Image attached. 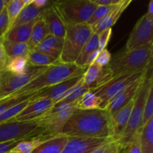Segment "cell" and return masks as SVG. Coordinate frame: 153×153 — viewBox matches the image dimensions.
Here are the masks:
<instances>
[{
  "label": "cell",
  "mask_w": 153,
  "mask_h": 153,
  "mask_svg": "<svg viewBox=\"0 0 153 153\" xmlns=\"http://www.w3.org/2000/svg\"><path fill=\"white\" fill-rule=\"evenodd\" d=\"M61 134L69 137L111 138L110 116L104 109H76Z\"/></svg>",
  "instance_id": "obj_1"
},
{
  "label": "cell",
  "mask_w": 153,
  "mask_h": 153,
  "mask_svg": "<svg viewBox=\"0 0 153 153\" xmlns=\"http://www.w3.org/2000/svg\"><path fill=\"white\" fill-rule=\"evenodd\" d=\"M153 43L134 50H123L111 58L105 67L111 80L125 74L146 70L152 64Z\"/></svg>",
  "instance_id": "obj_2"
},
{
  "label": "cell",
  "mask_w": 153,
  "mask_h": 153,
  "mask_svg": "<svg viewBox=\"0 0 153 153\" xmlns=\"http://www.w3.org/2000/svg\"><path fill=\"white\" fill-rule=\"evenodd\" d=\"M86 69L81 68L76 64H64L57 61L47 67L31 82L11 96L27 95L54 86L67 79L83 76Z\"/></svg>",
  "instance_id": "obj_3"
},
{
  "label": "cell",
  "mask_w": 153,
  "mask_h": 153,
  "mask_svg": "<svg viewBox=\"0 0 153 153\" xmlns=\"http://www.w3.org/2000/svg\"><path fill=\"white\" fill-rule=\"evenodd\" d=\"M76 109V101L60 102L54 105L46 114L34 120L38 130L37 137L48 140L61 134L64 125Z\"/></svg>",
  "instance_id": "obj_4"
},
{
  "label": "cell",
  "mask_w": 153,
  "mask_h": 153,
  "mask_svg": "<svg viewBox=\"0 0 153 153\" xmlns=\"http://www.w3.org/2000/svg\"><path fill=\"white\" fill-rule=\"evenodd\" d=\"M93 34L92 27L87 23L66 26L62 52L58 62L75 64L82 48Z\"/></svg>",
  "instance_id": "obj_5"
},
{
  "label": "cell",
  "mask_w": 153,
  "mask_h": 153,
  "mask_svg": "<svg viewBox=\"0 0 153 153\" xmlns=\"http://www.w3.org/2000/svg\"><path fill=\"white\" fill-rule=\"evenodd\" d=\"M148 72H149V68H148L146 76L143 79L141 86L139 88L137 94L134 97V105H133L131 115H130L129 120H128V125H127L126 128L122 137L118 141L120 146H126L131 143L136 134L141 129L145 102H146V97L148 96L149 87L153 83L152 73L149 76Z\"/></svg>",
  "instance_id": "obj_6"
},
{
  "label": "cell",
  "mask_w": 153,
  "mask_h": 153,
  "mask_svg": "<svg viewBox=\"0 0 153 153\" xmlns=\"http://www.w3.org/2000/svg\"><path fill=\"white\" fill-rule=\"evenodd\" d=\"M52 6L66 26L87 23L97 7L92 0L57 1Z\"/></svg>",
  "instance_id": "obj_7"
},
{
  "label": "cell",
  "mask_w": 153,
  "mask_h": 153,
  "mask_svg": "<svg viewBox=\"0 0 153 153\" xmlns=\"http://www.w3.org/2000/svg\"><path fill=\"white\" fill-rule=\"evenodd\" d=\"M146 70L144 71L139 72V73L122 75V76H120L118 77L111 79L102 86L94 88V89H91V91L95 93L97 97L101 100L102 103L100 109H104L106 105L112 99L117 97L120 93L124 91L126 88H128L130 85H131L133 82L137 80L139 78L143 76L146 73Z\"/></svg>",
  "instance_id": "obj_8"
},
{
  "label": "cell",
  "mask_w": 153,
  "mask_h": 153,
  "mask_svg": "<svg viewBox=\"0 0 153 153\" xmlns=\"http://www.w3.org/2000/svg\"><path fill=\"white\" fill-rule=\"evenodd\" d=\"M46 67H36L30 66L27 73L19 75H13L1 71L0 79V100H5L14 93L35 79Z\"/></svg>",
  "instance_id": "obj_9"
},
{
  "label": "cell",
  "mask_w": 153,
  "mask_h": 153,
  "mask_svg": "<svg viewBox=\"0 0 153 153\" xmlns=\"http://www.w3.org/2000/svg\"><path fill=\"white\" fill-rule=\"evenodd\" d=\"M38 133L34 120L27 122L8 121L0 124V143L10 140H23L35 138Z\"/></svg>",
  "instance_id": "obj_10"
},
{
  "label": "cell",
  "mask_w": 153,
  "mask_h": 153,
  "mask_svg": "<svg viewBox=\"0 0 153 153\" xmlns=\"http://www.w3.org/2000/svg\"><path fill=\"white\" fill-rule=\"evenodd\" d=\"M153 40V16L147 13L139 19L126 44V50H134L152 44Z\"/></svg>",
  "instance_id": "obj_11"
},
{
  "label": "cell",
  "mask_w": 153,
  "mask_h": 153,
  "mask_svg": "<svg viewBox=\"0 0 153 153\" xmlns=\"http://www.w3.org/2000/svg\"><path fill=\"white\" fill-rule=\"evenodd\" d=\"M111 138L69 137L61 153H91L97 148L111 141Z\"/></svg>",
  "instance_id": "obj_12"
},
{
  "label": "cell",
  "mask_w": 153,
  "mask_h": 153,
  "mask_svg": "<svg viewBox=\"0 0 153 153\" xmlns=\"http://www.w3.org/2000/svg\"><path fill=\"white\" fill-rule=\"evenodd\" d=\"M149 67H148V68H149ZM147 70L148 69L146 70V73H145V74L143 75V76H141V77L139 78L137 80H136L135 82H133L131 85H130L128 88H126V89L124 90V91H123L122 92L120 93L117 97H115L114 98L112 99V100L106 105L105 107L104 108V110H105L106 111L108 112L109 116H112L114 114H115L117 111H119L120 109H121L123 107H124L126 105L128 104L131 100H132L134 98V97H135L136 94H137V91H138L139 88H140L142 83H143V79H144L145 76H146Z\"/></svg>",
  "instance_id": "obj_13"
},
{
  "label": "cell",
  "mask_w": 153,
  "mask_h": 153,
  "mask_svg": "<svg viewBox=\"0 0 153 153\" xmlns=\"http://www.w3.org/2000/svg\"><path fill=\"white\" fill-rule=\"evenodd\" d=\"M82 76L67 79L64 82L55 85L54 86L45 88V89L34 93L31 96L30 101L32 102L39 99H49L53 101L54 104L58 102L60 99L69 90L76 85L82 79Z\"/></svg>",
  "instance_id": "obj_14"
},
{
  "label": "cell",
  "mask_w": 153,
  "mask_h": 153,
  "mask_svg": "<svg viewBox=\"0 0 153 153\" xmlns=\"http://www.w3.org/2000/svg\"><path fill=\"white\" fill-rule=\"evenodd\" d=\"M134 101V98L110 117L111 138L112 140L118 142L122 137L128 125Z\"/></svg>",
  "instance_id": "obj_15"
},
{
  "label": "cell",
  "mask_w": 153,
  "mask_h": 153,
  "mask_svg": "<svg viewBox=\"0 0 153 153\" xmlns=\"http://www.w3.org/2000/svg\"><path fill=\"white\" fill-rule=\"evenodd\" d=\"M54 105L53 101L49 99L43 98L34 100L31 102L12 121L27 122L35 120L46 114Z\"/></svg>",
  "instance_id": "obj_16"
},
{
  "label": "cell",
  "mask_w": 153,
  "mask_h": 153,
  "mask_svg": "<svg viewBox=\"0 0 153 153\" xmlns=\"http://www.w3.org/2000/svg\"><path fill=\"white\" fill-rule=\"evenodd\" d=\"M43 20L49 28V34L64 39L66 33V25L52 5L47 6L43 9L41 15Z\"/></svg>",
  "instance_id": "obj_17"
},
{
  "label": "cell",
  "mask_w": 153,
  "mask_h": 153,
  "mask_svg": "<svg viewBox=\"0 0 153 153\" xmlns=\"http://www.w3.org/2000/svg\"><path fill=\"white\" fill-rule=\"evenodd\" d=\"M131 0H121L120 2L117 4L108 13L105 15L102 19L93 25L92 29L94 33L100 34V32L108 28H111L122 15L124 10L131 4Z\"/></svg>",
  "instance_id": "obj_18"
},
{
  "label": "cell",
  "mask_w": 153,
  "mask_h": 153,
  "mask_svg": "<svg viewBox=\"0 0 153 153\" xmlns=\"http://www.w3.org/2000/svg\"><path fill=\"white\" fill-rule=\"evenodd\" d=\"M64 44V39L58 38L52 34H49L44 40L35 48L55 61H58Z\"/></svg>",
  "instance_id": "obj_19"
},
{
  "label": "cell",
  "mask_w": 153,
  "mask_h": 153,
  "mask_svg": "<svg viewBox=\"0 0 153 153\" xmlns=\"http://www.w3.org/2000/svg\"><path fill=\"white\" fill-rule=\"evenodd\" d=\"M69 137L64 134H59L49 138L40 143L31 153H61L68 141Z\"/></svg>",
  "instance_id": "obj_20"
},
{
  "label": "cell",
  "mask_w": 153,
  "mask_h": 153,
  "mask_svg": "<svg viewBox=\"0 0 153 153\" xmlns=\"http://www.w3.org/2000/svg\"><path fill=\"white\" fill-rule=\"evenodd\" d=\"M34 22L13 27L6 32L3 40L14 43H28L30 40Z\"/></svg>",
  "instance_id": "obj_21"
},
{
  "label": "cell",
  "mask_w": 153,
  "mask_h": 153,
  "mask_svg": "<svg viewBox=\"0 0 153 153\" xmlns=\"http://www.w3.org/2000/svg\"><path fill=\"white\" fill-rule=\"evenodd\" d=\"M43 9L44 8H38V7H35L32 4V2L28 5L25 6L8 30L13 27L18 26V25H25V24L35 22L40 16Z\"/></svg>",
  "instance_id": "obj_22"
},
{
  "label": "cell",
  "mask_w": 153,
  "mask_h": 153,
  "mask_svg": "<svg viewBox=\"0 0 153 153\" xmlns=\"http://www.w3.org/2000/svg\"><path fill=\"white\" fill-rule=\"evenodd\" d=\"M49 34V28L41 16L38 18L33 25L30 40L28 44L30 49H35Z\"/></svg>",
  "instance_id": "obj_23"
},
{
  "label": "cell",
  "mask_w": 153,
  "mask_h": 153,
  "mask_svg": "<svg viewBox=\"0 0 153 153\" xmlns=\"http://www.w3.org/2000/svg\"><path fill=\"white\" fill-rule=\"evenodd\" d=\"M104 73V67L99 65L94 62L89 66L85 70L82 76L83 85L89 88V90L94 89L97 87V83L102 76Z\"/></svg>",
  "instance_id": "obj_24"
},
{
  "label": "cell",
  "mask_w": 153,
  "mask_h": 153,
  "mask_svg": "<svg viewBox=\"0 0 153 153\" xmlns=\"http://www.w3.org/2000/svg\"><path fill=\"white\" fill-rule=\"evenodd\" d=\"M139 136L141 153H153V118L142 126Z\"/></svg>",
  "instance_id": "obj_25"
},
{
  "label": "cell",
  "mask_w": 153,
  "mask_h": 153,
  "mask_svg": "<svg viewBox=\"0 0 153 153\" xmlns=\"http://www.w3.org/2000/svg\"><path fill=\"white\" fill-rule=\"evenodd\" d=\"M101 100L95 93L88 90L76 101V108L79 110H95L100 109Z\"/></svg>",
  "instance_id": "obj_26"
},
{
  "label": "cell",
  "mask_w": 153,
  "mask_h": 153,
  "mask_svg": "<svg viewBox=\"0 0 153 153\" xmlns=\"http://www.w3.org/2000/svg\"><path fill=\"white\" fill-rule=\"evenodd\" d=\"M30 65L28 64L27 57H14L7 58L4 68L2 71L13 75H19L27 73Z\"/></svg>",
  "instance_id": "obj_27"
},
{
  "label": "cell",
  "mask_w": 153,
  "mask_h": 153,
  "mask_svg": "<svg viewBox=\"0 0 153 153\" xmlns=\"http://www.w3.org/2000/svg\"><path fill=\"white\" fill-rule=\"evenodd\" d=\"M2 46L7 58L20 56L27 57L28 52L31 50L28 43H14L4 40L3 39Z\"/></svg>",
  "instance_id": "obj_28"
},
{
  "label": "cell",
  "mask_w": 153,
  "mask_h": 153,
  "mask_svg": "<svg viewBox=\"0 0 153 153\" xmlns=\"http://www.w3.org/2000/svg\"><path fill=\"white\" fill-rule=\"evenodd\" d=\"M99 50V34L94 33L88 41L82 48L75 64L81 68H85V64L88 55L95 51ZM86 69V68H85Z\"/></svg>",
  "instance_id": "obj_29"
},
{
  "label": "cell",
  "mask_w": 153,
  "mask_h": 153,
  "mask_svg": "<svg viewBox=\"0 0 153 153\" xmlns=\"http://www.w3.org/2000/svg\"><path fill=\"white\" fill-rule=\"evenodd\" d=\"M27 61L30 66L36 67H47L57 62L37 49H31L27 55Z\"/></svg>",
  "instance_id": "obj_30"
},
{
  "label": "cell",
  "mask_w": 153,
  "mask_h": 153,
  "mask_svg": "<svg viewBox=\"0 0 153 153\" xmlns=\"http://www.w3.org/2000/svg\"><path fill=\"white\" fill-rule=\"evenodd\" d=\"M89 90L88 87L83 85L82 82V78L75 86L70 88L65 94L62 96L58 102H73L76 101L78 99L80 98L85 92Z\"/></svg>",
  "instance_id": "obj_31"
},
{
  "label": "cell",
  "mask_w": 153,
  "mask_h": 153,
  "mask_svg": "<svg viewBox=\"0 0 153 153\" xmlns=\"http://www.w3.org/2000/svg\"><path fill=\"white\" fill-rule=\"evenodd\" d=\"M45 140H46L42 137H35L33 139L20 140L11 150L17 153H31L36 147H37Z\"/></svg>",
  "instance_id": "obj_32"
},
{
  "label": "cell",
  "mask_w": 153,
  "mask_h": 153,
  "mask_svg": "<svg viewBox=\"0 0 153 153\" xmlns=\"http://www.w3.org/2000/svg\"><path fill=\"white\" fill-rule=\"evenodd\" d=\"M25 6V0H12V1H9L8 4L6 6V10H7L9 21L8 29L10 28V26L13 23L16 18L17 17L19 13L22 11V10Z\"/></svg>",
  "instance_id": "obj_33"
},
{
  "label": "cell",
  "mask_w": 153,
  "mask_h": 153,
  "mask_svg": "<svg viewBox=\"0 0 153 153\" xmlns=\"http://www.w3.org/2000/svg\"><path fill=\"white\" fill-rule=\"evenodd\" d=\"M31 99V98H30ZM30 99L25 100V101L22 102H19L18 104L12 106L11 108H8L7 110H6L5 111H4L3 113H1L0 114V124L3 123L8 122V121L12 120L13 118L16 116H17L30 102Z\"/></svg>",
  "instance_id": "obj_34"
},
{
  "label": "cell",
  "mask_w": 153,
  "mask_h": 153,
  "mask_svg": "<svg viewBox=\"0 0 153 153\" xmlns=\"http://www.w3.org/2000/svg\"><path fill=\"white\" fill-rule=\"evenodd\" d=\"M32 94H27V95L10 96V97L5 99V100H0V114L8 108H11L12 106L30 99Z\"/></svg>",
  "instance_id": "obj_35"
},
{
  "label": "cell",
  "mask_w": 153,
  "mask_h": 153,
  "mask_svg": "<svg viewBox=\"0 0 153 153\" xmlns=\"http://www.w3.org/2000/svg\"><path fill=\"white\" fill-rule=\"evenodd\" d=\"M153 115V83L150 85L145 102L144 108H143V120H142V126H144L148 121L152 118ZM142 128V127H141Z\"/></svg>",
  "instance_id": "obj_36"
},
{
  "label": "cell",
  "mask_w": 153,
  "mask_h": 153,
  "mask_svg": "<svg viewBox=\"0 0 153 153\" xmlns=\"http://www.w3.org/2000/svg\"><path fill=\"white\" fill-rule=\"evenodd\" d=\"M116 5L97 6V8L95 9V10H94V13H93L92 16H91L90 19L88 21V22H87V24L91 25V26L94 25L97 22H98L100 19H102L107 13H108Z\"/></svg>",
  "instance_id": "obj_37"
},
{
  "label": "cell",
  "mask_w": 153,
  "mask_h": 153,
  "mask_svg": "<svg viewBox=\"0 0 153 153\" xmlns=\"http://www.w3.org/2000/svg\"><path fill=\"white\" fill-rule=\"evenodd\" d=\"M140 132V131H139ZM139 132L136 134L131 143L126 146H120L118 153H141Z\"/></svg>",
  "instance_id": "obj_38"
},
{
  "label": "cell",
  "mask_w": 153,
  "mask_h": 153,
  "mask_svg": "<svg viewBox=\"0 0 153 153\" xmlns=\"http://www.w3.org/2000/svg\"><path fill=\"white\" fill-rule=\"evenodd\" d=\"M99 34V51L106 49L108 43L110 41L111 37L112 34L111 28H108L100 32Z\"/></svg>",
  "instance_id": "obj_39"
},
{
  "label": "cell",
  "mask_w": 153,
  "mask_h": 153,
  "mask_svg": "<svg viewBox=\"0 0 153 153\" xmlns=\"http://www.w3.org/2000/svg\"><path fill=\"white\" fill-rule=\"evenodd\" d=\"M111 58L112 56L110 52L107 49H104L102 51H100L97 59H96L95 62L97 63L101 67H106L108 65L109 63H110Z\"/></svg>",
  "instance_id": "obj_40"
},
{
  "label": "cell",
  "mask_w": 153,
  "mask_h": 153,
  "mask_svg": "<svg viewBox=\"0 0 153 153\" xmlns=\"http://www.w3.org/2000/svg\"><path fill=\"white\" fill-rule=\"evenodd\" d=\"M9 21L6 7L0 12V39L3 38L8 30Z\"/></svg>",
  "instance_id": "obj_41"
},
{
  "label": "cell",
  "mask_w": 153,
  "mask_h": 153,
  "mask_svg": "<svg viewBox=\"0 0 153 153\" xmlns=\"http://www.w3.org/2000/svg\"><path fill=\"white\" fill-rule=\"evenodd\" d=\"M20 141V140H19ZM19 141L17 140H10L0 143V153H7L11 150Z\"/></svg>",
  "instance_id": "obj_42"
},
{
  "label": "cell",
  "mask_w": 153,
  "mask_h": 153,
  "mask_svg": "<svg viewBox=\"0 0 153 153\" xmlns=\"http://www.w3.org/2000/svg\"><path fill=\"white\" fill-rule=\"evenodd\" d=\"M119 152V143L117 141L111 140L107 143L103 153H118Z\"/></svg>",
  "instance_id": "obj_43"
},
{
  "label": "cell",
  "mask_w": 153,
  "mask_h": 153,
  "mask_svg": "<svg viewBox=\"0 0 153 153\" xmlns=\"http://www.w3.org/2000/svg\"><path fill=\"white\" fill-rule=\"evenodd\" d=\"M7 61V57L6 55L4 49L2 46V38L0 39V70L2 71L4 68L6 62Z\"/></svg>",
  "instance_id": "obj_44"
},
{
  "label": "cell",
  "mask_w": 153,
  "mask_h": 153,
  "mask_svg": "<svg viewBox=\"0 0 153 153\" xmlns=\"http://www.w3.org/2000/svg\"><path fill=\"white\" fill-rule=\"evenodd\" d=\"M92 1L97 6H111L119 4L120 0H97V1L92 0Z\"/></svg>",
  "instance_id": "obj_45"
},
{
  "label": "cell",
  "mask_w": 153,
  "mask_h": 153,
  "mask_svg": "<svg viewBox=\"0 0 153 153\" xmlns=\"http://www.w3.org/2000/svg\"><path fill=\"white\" fill-rule=\"evenodd\" d=\"M99 53H100V51L97 50L95 52H92L91 54H90L88 55V58H87L86 61H85V68H88L91 64H92L93 63H94L96 61V59H97V56H98Z\"/></svg>",
  "instance_id": "obj_46"
},
{
  "label": "cell",
  "mask_w": 153,
  "mask_h": 153,
  "mask_svg": "<svg viewBox=\"0 0 153 153\" xmlns=\"http://www.w3.org/2000/svg\"><path fill=\"white\" fill-rule=\"evenodd\" d=\"M49 3V1L48 0H34L32 1V4L38 8H45L46 7H47V4Z\"/></svg>",
  "instance_id": "obj_47"
},
{
  "label": "cell",
  "mask_w": 153,
  "mask_h": 153,
  "mask_svg": "<svg viewBox=\"0 0 153 153\" xmlns=\"http://www.w3.org/2000/svg\"><path fill=\"white\" fill-rule=\"evenodd\" d=\"M8 2V0H0V12H1L5 8Z\"/></svg>",
  "instance_id": "obj_48"
},
{
  "label": "cell",
  "mask_w": 153,
  "mask_h": 153,
  "mask_svg": "<svg viewBox=\"0 0 153 153\" xmlns=\"http://www.w3.org/2000/svg\"><path fill=\"white\" fill-rule=\"evenodd\" d=\"M146 13L148 15H149V16H153V0H151L149 1V7H148V11Z\"/></svg>",
  "instance_id": "obj_49"
},
{
  "label": "cell",
  "mask_w": 153,
  "mask_h": 153,
  "mask_svg": "<svg viewBox=\"0 0 153 153\" xmlns=\"http://www.w3.org/2000/svg\"><path fill=\"white\" fill-rule=\"evenodd\" d=\"M106 145H107V143H106V144H105V145H103V146H100V147L97 148V149H96L95 150L93 151V152L91 153H103V152H104V150H105V149Z\"/></svg>",
  "instance_id": "obj_50"
},
{
  "label": "cell",
  "mask_w": 153,
  "mask_h": 153,
  "mask_svg": "<svg viewBox=\"0 0 153 153\" xmlns=\"http://www.w3.org/2000/svg\"><path fill=\"white\" fill-rule=\"evenodd\" d=\"M7 153H17V152H13V151L10 150V151H9V152H7Z\"/></svg>",
  "instance_id": "obj_51"
},
{
  "label": "cell",
  "mask_w": 153,
  "mask_h": 153,
  "mask_svg": "<svg viewBox=\"0 0 153 153\" xmlns=\"http://www.w3.org/2000/svg\"><path fill=\"white\" fill-rule=\"evenodd\" d=\"M1 71L0 70V79H1Z\"/></svg>",
  "instance_id": "obj_52"
}]
</instances>
